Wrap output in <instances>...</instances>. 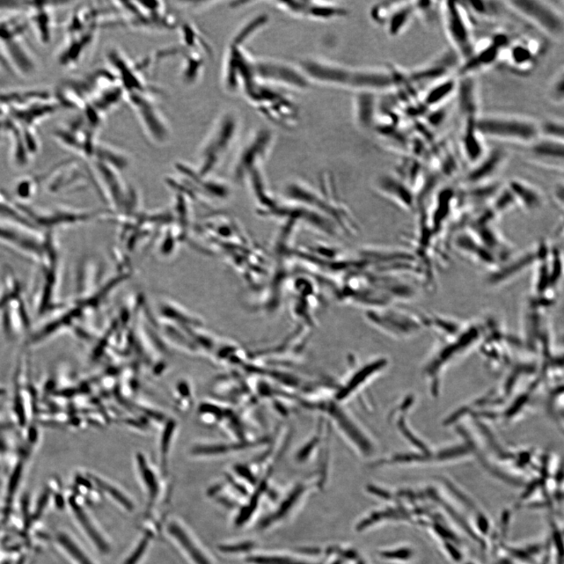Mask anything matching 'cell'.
Masks as SVG:
<instances>
[{"instance_id":"2","label":"cell","mask_w":564,"mask_h":564,"mask_svg":"<svg viewBox=\"0 0 564 564\" xmlns=\"http://www.w3.org/2000/svg\"><path fill=\"white\" fill-rule=\"evenodd\" d=\"M477 127L483 138L527 145L539 137V122L526 117L507 115L478 116Z\"/></svg>"},{"instance_id":"1","label":"cell","mask_w":564,"mask_h":564,"mask_svg":"<svg viewBox=\"0 0 564 564\" xmlns=\"http://www.w3.org/2000/svg\"><path fill=\"white\" fill-rule=\"evenodd\" d=\"M46 251L38 263L39 272L34 282L33 295L36 313L43 316L53 311L63 309L67 303L58 301L60 289L62 263L59 247L54 232L44 234Z\"/></svg>"},{"instance_id":"21","label":"cell","mask_w":564,"mask_h":564,"mask_svg":"<svg viewBox=\"0 0 564 564\" xmlns=\"http://www.w3.org/2000/svg\"><path fill=\"white\" fill-rule=\"evenodd\" d=\"M415 13L413 2H396L386 21L388 33L392 36L401 35L409 25Z\"/></svg>"},{"instance_id":"7","label":"cell","mask_w":564,"mask_h":564,"mask_svg":"<svg viewBox=\"0 0 564 564\" xmlns=\"http://www.w3.org/2000/svg\"><path fill=\"white\" fill-rule=\"evenodd\" d=\"M274 142L273 134L268 130L256 132L239 154L236 167V178H244L245 173L258 170L260 164L267 157Z\"/></svg>"},{"instance_id":"6","label":"cell","mask_w":564,"mask_h":564,"mask_svg":"<svg viewBox=\"0 0 564 564\" xmlns=\"http://www.w3.org/2000/svg\"><path fill=\"white\" fill-rule=\"evenodd\" d=\"M337 402V401H336ZM317 410H321L322 412L327 413L329 418L334 421V423L344 437H346L347 442L352 444L354 449L359 451V453L363 456H369L372 449V442L369 438L363 435L365 432L360 429L358 423H357L350 415V413L346 411L343 407L337 405V403L328 402L323 403L322 405L318 404Z\"/></svg>"},{"instance_id":"18","label":"cell","mask_w":564,"mask_h":564,"mask_svg":"<svg viewBox=\"0 0 564 564\" xmlns=\"http://www.w3.org/2000/svg\"><path fill=\"white\" fill-rule=\"evenodd\" d=\"M514 195L517 204L529 212L540 209L545 204V197L541 190L530 183L519 179H512L507 185Z\"/></svg>"},{"instance_id":"16","label":"cell","mask_w":564,"mask_h":564,"mask_svg":"<svg viewBox=\"0 0 564 564\" xmlns=\"http://www.w3.org/2000/svg\"><path fill=\"white\" fill-rule=\"evenodd\" d=\"M21 39L1 42L0 48L2 49L10 69L18 71L21 75H31L35 70V64L31 53L28 52Z\"/></svg>"},{"instance_id":"8","label":"cell","mask_w":564,"mask_h":564,"mask_svg":"<svg viewBox=\"0 0 564 564\" xmlns=\"http://www.w3.org/2000/svg\"><path fill=\"white\" fill-rule=\"evenodd\" d=\"M509 152L502 148L488 151L478 163L466 173L465 183L475 187L493 184L497 175L508 162Z\"/></svg>"},{"instance_id":"15","label":"cell","mask_w":564,"mask_h":564,"mask_svg":"<svg viewBox=\"0 0 564 564\" xmlns=\"http://www.w3.org/2000/svg\"><path fill=\"white\" fill-rule=\"evenodd\" d=\"M379 192L396 202L401 208L412 211L415 207V195L401 178L393 175H384L378 181Z\"/></svg>"},{"instance_id":"17","label":"cell","mask_w":564,"mask_h":564,"mask_svg":"<svg viewBox=\"0 0 564 564\" xmlns=\"http://www.w3.org/2000/svg\"><path fill=\"white\" fill-rule=\"evenodd\" d=\"M539 252L531 251L519 256V258L509 262L507 265L494 270V272L487 277V283L492 287H497L508 283L515 280L517 277L526 272L534 263L539 260Z\"/></svg>"},{"instance_id":"32","label":"cell","mask_w":564,"mask_h":564,"mask_svg":"<svg viewBox=\"0 0 564 564\" xmlns=\"http://www.w3.org/2000/svg\"><path fill=\"white\" fill-rule=\"evenodd\" d=\"M248 560L256 564H304L280 556H253Z\"/></svg>"},{"instance_id":"14","label":"cell","mask_w":564,"mask_h":564,"mask_svg":"<svg viewBox=\"0 0 564 564\" xmlns=\"http://www.w3.org/2000/svg\"><path fill=\"white\" fill-rule=\"evenodd\" d=\"M478 118L465 119L460 136L461 152L463 154L466 162L471 166L478 163L488 151L485 141H483L485 138L477 127Z\"/></svg>"},{"instance_id":"33","label":"cell","mask_w":564,"mask_h":564,"mask_svg":"<svg viewBox=\"0 0 564 564\" xmlns=\"http://www.w3.org/2000/svg\"><path fill=\"white\" fill-rule=\"evenodd\" d=\"M434 113L427 117V121L432 127H439L446 119V112L441 107L433 108Z\"/></svg>"},{"instance_id":"12","label":"cell","mask_w":564,"mask_h":564,"mask_svg":"<svg viewBox=\"0 0 564 564\" xmlns=\"http://www.w3.org/2000/svg\"><path fill=\"white\" fill-rule=\"evenodd\" d=\"M278 7L296 16L313 20H331L346 16L347 11L340 6L323 2H278Z\"/></svg>"},{"instance_id":"30","label":"cell","mask_w":564,"mask_h":564,"mask_svg":"<svg viewBox=\"0 0 564 564\" xmlns=\"http://www.w3.org/2000/svg\"><path fill=\"white\" fill-rule=\"evenodd\" d=\"M93 480L96 482L99 488L105 490L106 493L113 497L114 499L123 505L124 507H126V509L129 510H133V504L130 502L127 497L124 496L120 492H119L118 490H116L113 486L108 485V483L102 481L96 478H93Z\"/></svg>"},{"instance_id":"9","label":"cell","mask_w":564,"mask_h":564,"mask_svg":"<svg viewBox=\"0 0 564 564\" xmlns=\"http://www.w3.org/2000/svg\"><path fill=\"white\" fill-rule=\"evenodd\" d=\"M563 144L564 142L539 137L536 140L525 145L526 159L539 166L563 172Z\"/></svg>"},{"instance_id":"25","label":"cell","mask_w":564,"mask_h":564,"mask_svg":"<svg viewBox=\"0 0 564 564\" xmlns=\"http://www.w3.org/2000/svg\"><path fill=\"white\" fill-rule=\"evenodd\" d=\"M40 180L39 177L25 178L18 181L16 195L18 202L27 204L38 192Z\"/></svg>"},{"instance_id":"22","label":"cell","mask_w":564,"mask_h":564,"mask_svg":"<svg viewBox=\"0 0 564 564\" xmlns=\"http://www.w3.org/2000/svg\"><path fill=\"white\" fill-rule=\"evenodd\" d=\"M508 59L512 68L519 71H527L533 68L534 51L526 43H515L508 50Z\"/></svg>"},{"instance_id":"23","label":"cell","mask_w":564,"mask_h":564,"mask_svg":"<svg viewBox=\"0 0 564 564\" xmlns=\"http://www.w3.org/2000/svg\"><path fill=\"white\" fill-rule=\"evenodd\" d=\"M71 507L74 512L76 517L80 524L83 526L84 530L87 534V536L91 539L93 543L102 553H107L109 551L108 544L103 538L100 536L98 531L95 529L94 525L91 522L89 517L86 514L84 510L79 507L75 500H70Z\"/></svg>"},{"instance_id":"27","label":"cell","mask_w":564,"mask_h":564,"mask_svg":"<svg viewBox=\"0 0 564 564\" xmlns=\"http://www.w3.org/2000/svg\"><path fill=\"white\" fill-rule=\"evenodd\" d=\"M547 96L553 104L562 105L564 100V72L563 69L556 73L549 84Z\"/></svg>"},{"instance_id":"19","label":"cell","mask_w":564,"mask_h":564,"mask_svg":"<svg viewBox=\"0 0 564 564\" xmlns=\"http://www.w3.org/2000/svg\"><path fill=\"white\" fill-rule=\"evenodd\" d=\"M458 80L453 76L447 77L432 85L425 91L422 103L427 109L441 107L454 93H456Z\"/></svg>"},{"instance_id":"26","label":"cell","mask_w":564,"mask_h":564,"mask_svg":"<svg viewBox=\"0 0 564 564\" xmlns=\"http://www.w3.org/2000/svg\"><path fill=\"white\" fill-rule=\"evenodd\" d=\"M539 137L564 142V129L562 120L548 119L539 122Z\"/></svg>"},{"instance_id":"20","label":"cell","mask_w":564,"mask_h":564,"mask_svg":"<svg viewBox=\"0 0 564 564\" xmlns=\"http://www.w3.org/2000/svg\"><path fill=\"white\" fill-rule=\"evenodd\" d=\"M458 81L456 93L459 96V107L464 120L478 118L477 86L471 76L461 77Z\"/></svg>"},{"instance_id":"24","label":"cell","mask_w":564,"mask_h":564,"mask_svg":"<svg viewBox=\"0 0 564 564\" xmlns=\"http://www.w3.org/2000/svg\"><path fill=\"white\" fill-rule=\"evenodd\" d=\"M168 531L171 532L175 539H177L178 543L185 549V551L189 554L190 558H192L196 564H210L206 556L202 553L200 549L194 543L192 539L188 536L184 529H181L178 524L173 523L168 526Z\"/></svg>"},{"instance_id":"13","label":"cell","mask_w":564,"mask_h":564,"mask_svg":"<svg viewBox=\"0 0 564 564\" xmlns=\"http://www.w3.org/2000/svg\"><path fill=\"white\" fill-rule=\"evenodd\" d=\"M455 58L459 59L458 57H451L449 54H443L421 69L413 71L408 76L415 87L421 86L425 91L439 80L451 76L454 67L451 63Z\"/></svg>"},{"instance_id":"38","label":"cell","mask_w":564,"mask_h":564,"mask_svg":"<svg viewBox=\"0 0 564 564\" xmlns=\"http://www.w3.org/2000/svg\"><path fill=\"white\" fill-rule=\"evenodd\" d=\"M250 547H251L250 545L243 544V545L238 546L224 547V548H222V551H226V552H237V551H243V549H246V548H250Z\"/></svg>"},{"instance_id":"31","label":"cell","mask_w":564,"mask_h":564,"mask_svg":"<svg viewBox=\"0 0 564 564\" xmlns=\"http://www.w3.org/2000/svg\"><path fill=\"white\" fill-rule=\"evenodd\" d=\"M139 464L141 466L142 474L145 481L146 486L148 487L151 496L155 497L158 490V485L155 476L146 466L145 461L142 456H139Z\"/></svg>"},{"instance_id":"36","label":"cell","mask_w":564,"mask_h":564,"mask_svg":"<svg viewBox=\"0 0 564 564\" xmlns=\"http://www.w3.org/2000/svg\"><path fill=\"white\" fill-rule=\"evenodd\" d=\"M554 200L558 203V206L563 209V183L561 182L558 186L555 188L554 190Z\"/></svg>"},{"instance_id":"10","label":"cell","mask_w":564,"mask_h":564,"mask_svg":"<svg viewBox=\"0 0 564 564\" xmlns=\"http://www.w3.org/2000/svg\"><path fill=\"white\" fill-rule=\"evenodd\" d=\"M255 74L270 83L295 87L299 90L306 89L311 82L303 70H297L289 64L277 62H256Z\"/></svg>"},{"instance_id":"11","label":"cell","mask_w":564,"mask_h":564,"mask_svg":"<svg viewBox=\"0 0 564 564\" xmlns=\"http://www.w3.org/2000/svg\"><path fill=\"white\" fill-rule=\"evenodd\" d=\"M366 318L380 330L393 335L407 332L410 328L415 329V326H419L411 315L387 306L369 310L366 312Z\"/></svg>"},{"instance_id":"5","label":"cell","mask_w":564,"mask_h":564,"mask_svg":"<svg viewBox=\"0 0 564 564\" xmlns=\"http://www.w3.org/2000/svg\"><path fill=\"white\" fill-rule=\"evenodd\" d=\"M238 126L237 117L231 113L225 114L216 122L202 146L204 172L214 167L223 154L228 151L236 137Z\"/></svg>"},{"instance_id":"37","label":"cell","mask_w":564,"mask_h":564,"mask_svg":"<svg viewBox=\"0 0 564 564\" xmlns=\"http://www.w3.org/2000/svg\"><path fill=\"white\" fill-rule=\"evenodd\" d=\"M48 497H49V494L47 493H46L45 494L42 495V497H40V502L38 504V510H36V512H35V516L36 517H39L42 514V512L43 509L45 508L46 505L47 503Z\"/></svg>"},{"instance_id":"4","label":"cell","mask_w":564,"mask_h":564,"mask_svg":"<svg viewBox=\"0 0 564 564\" xmlns=\"http://www.w3.org/2000/svg\"><path fill=\"white\" fill-rule=\"evenodd\" d=\"M503 4L548 38L556 40L563 39V14L551 2L544 0H507Z\"/></svg>"},{"instance_id":"35","label":"cell","mask_w":564,"mask_h":564,"mask_svg":"<svg viewBox=\"0 0 564 564\" xmlns=\"http://www.w3.org/2000/svg\"><path fill=\"white\" fill-rule=\"evenodd\" d=\"M149 540L148 539H144L140 546H139L136 551H134V554L130 556L128 560L126 562L125 564H136L137 561L140 560L142 556H143L146 546H148Z\"/></svg>"},{"instance_id":"3","label":"cell","mask_w":564,"mask_h":564,"mask_svg":"<svg viewBox=\"0 0 564 564\" xmlns=\"http://www.w3.org/2000/svg\"><path fill=\"white\" fill-rule=\"evenodd\" d=\"M439 4L446 35L459 60L464 63L473 56L477 44L467 10L463 2L443 1Z\"/></svg>"},{"instance_id":"29","label":"cell","mask_w":564,"mask_h":564,"mask_svg":"<svg viewBox=\"0 0 564 564\" xmlns=\"http://www.w3.org/2000/svg\"><path fill=\"white\" fill-rule=\"evenodd\" d=\"M58 541L79 564H93L74 541L65 534H60L58 536Z\"/></svg>"},{"instance_id":"34","label":"cell","mask_w":564,"mask_h":564,"mask_svg":"<svg viewBox=\"0 0 564 564\" xmlns=\"http://www.w3.org/2000/svg\"><path fill=\"white\" fill-rule=\"evenodd\" d=\"M412 554L413 553L411 551H410V549L401 548L396 551L384 553L382 554V556H385V558H389L390 559L408 560L409 558H411Z\"/></svg>"},{"instance_id":"28","label":"cell","mask_w":564,"mask_h":564,"mask_svg":"<svg viewBox=\"0 0 564 564\" xmlns=\"http://www.w3.org/2000/svg\"><path fill=\"white\" fill-rule=\"evenodd\" d=\"M466 9L482 18L496 17L500 13L497 3L493 1L463 2Z\"/></svg>"}]
</instances>
